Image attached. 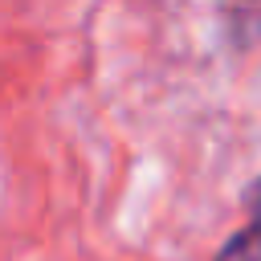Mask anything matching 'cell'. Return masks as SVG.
<instances>
[{"mask_svg":"<svg viewBox=\"0 0 261 261\" xmlns=\"http://www.w3.org/2000/svg\"><path fill=\"white\" fill-rule=\"evenodd\" d=\"M245 208H249V224L216 253V261H261V179L245 192Z\"/></svg>","mask_w":261,"mask_h":261,"instance_id":"obj_1","label":"cell"}]
</instances>
